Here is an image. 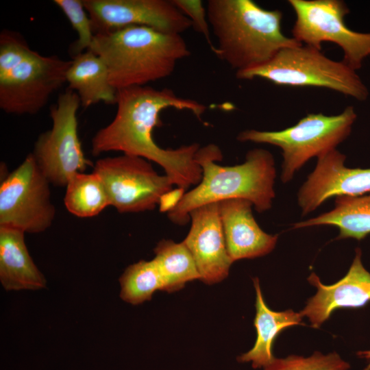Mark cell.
Wrapping results in <instances>:
<instances>
[{"label": "cell", "mask_w": 370, "mask_h": 370, "mask_svg": "<svg viewBox=\"0 0 370 370\" xmlns=\"http://www.w3.org/2000/svg\"><path fill=\"white\" fill-rule=\"evenodd\" d=\"M116 104L113 120L91 140L93 156L121 151L157 163L172 184L184 190L199 184L202 169L195 160L199 145L165 149L154 141L153 131L162 125L160 114L164 110H188L201 120L206 110L204 104L180 97L168 88L156 89L147 85L118 90Z\"/></svg>", "instance_id": "obj_1"}, {"label": "cell", "mask_w": 370, "mask_h": 370, "mask_svg": "<svg viewBox=\"0 0 370 370\" xmlns=\"http://www.w3.org/2000/svg\"><path fill=\"white\" fill-rule=\"evenodd\" d=\"M206 11L218 43L212 51L236 73L303 45L283 34L280 10L264 9L251 0H209Z\"/></svg>", "instance_id": "obj_2"}, {"label": "cell", "mask_w": 370, "mask_h": 370, "mask_svg": "<svg viewBox=\"0 0 370 370\" xmlns=\"http://www.w3.org/2000/svg\"><path fill=\"white\" fill-rule=\"evenodd\" d=\"M222 159L217 145L209 144L199 147L195 160L202 169L201 180L195 188L184 193L177 204L168 212V217L173 223L186 224L190 220L189 214L194 209L232 199L251 201L258 212L271 207L275 195L276 171L274 158L268 150H250L243 163L232 166L216 163Z\"/></svg>", "instance_id": "obj_3"}, {"label": "cell", "mask_w": 370, "mask_h": 370, "mask_svg": "<svg viewBox=\"0 0 370 370\" xmlns=\"http://www.w3.org/2000/svg\"><path fill=\"white\" fill-rule=\"evenodd\" d=\"M88 50L104 62L117 90L169 76L190 53L181 35L138 25L96 34Z\"/></svg>", "instance_id": "obj_4"}, {"label": "cell", "mask_w": 370, "mask_h": 370, "mask_svg": "<svg viewBox=\"0 0 370 370\" xmlns=\"http://www.w3.org/2000/svg\"><path fill=\"white\" fill-rule=\"evenodd\" d=\"M236 75L239 79L262 78L278 86L328 88L360 101L369 97V90L356 71L304 45L284 49L267 63Z\"/></svg>", "instance_id": "obj_5"}, {"label": "cell", "mask_w": 370, "mask_h": 370, "mask_svg": "<svg viewBox=\"0 0 370 370\" xmlns=\"http://www.w3.org/2000/svg\"><path fill=\"white\" fill-rule=\"evenodd\" d=\"M356 119L354 107L349 106L337 115L308 114L293 126L279 131L246 130L238 134L237 140L280 147L283 156L281 180L286 183L310 158L336 149L344 141Z\"/></svg>", "instance_id": "obj_6"}, {"label": "cell", "mask_w": 370, "mask_h": 370, "mask_svg": "<svg viewBox=\"0 0 370 370\" xmlns=\"http://www.w3.org/2000/svg\"><path fill=\"white\" fill-rule=\"evenodd\" d=\"M77 93L67 88L50 108L52 127L40 134L32 154L51 184L66 186L70 178L92 163L84 153L78 136Z\"/></svg>", "instance_id": "obj_7"}, {"label": "cell", "mask_w": 370, "mask_h": 370, "mask_svg": "<svg viewBox=\"0 0 370 370\" xmlns=\"http://www.w3.org/2000/svg\"><path fill=\"white\" fill-rule=\"evenodd\" d=\"M295 14L292 29L297 42L321 50V43L332 42L343 53V62L352 69H360L370 56V32L349 29L345 17L349 13L341 0H288Z\"/></svg>", "instance_id": "obj_8"}, {"label": "cell", "mask_w": 370, "mask_h": 370, "mask_svg": "<svg viewBox=\"0 0 370 370\" xmlns=\"http://www.w3.org/2000/svg\"><path fill=\"white\" fill-rule=\"evenodd\" d=\"M50 182L32 153L0 184V227L37 234L53 223L56 208Z\"/></svg>", "instance_id": "obj_9"}, {"label": "cell", "mask_w": 370, "mask_h": 370, "mask_svg": "<svg viewBox=\"0 0 370 370\" xmlns=\"http://www.w3.org/2000/svg\"><path fill=\"white\" fill-rule=\"evenodd\" d=\"M93 172L106 190L110 206L120 213L152 210L161 197L172 190V182L159 175L146 159L123 154L99 159Z\"/></svg>", "instance_id": "obj_10"}, {"label": "cell", "mask_w": 370, "mask_h": 370, "mask_svg": "<svg viewBox=\"0 0 370 370\" xmlns=\"http://www.w3.org/2000/svg\"><path fill=\"white\" fill-rule=\"evenodd\" d=\"M71 64L32 49L17 65L0 74V108L10 114H37L66 82Z\"/></svg>", "instance_id": "obj_11"}, {"label": "cell", "mask_w": 370, "mask_h": 370, "mask_svg": "<svg viewBox=\"0 0 370 370\" xmlns=\"http://www.w3.org/2000/svg\"><path fill=\"white\" fill-rule=\"evenodd\" d=\"M95 34L133 25L180 34L191 21L171 0H82Z\"/></svg>", "instance_id": "obj_12"}, {"label": "cell", "mask_w": 370, "mask_h": 370, "mask_svg": "<svg viewBox=\"0 0 370 370\" xmlns=\"http://www.w3.org/2000/svg\"><path fill=\"white\" fill-rule=\"evenodd\" d=\"M346 156L336 149L317 158L314 171L301 186L298 204L303 215L332 197H358L370 193V168H349Z\"/></svg>", "instance_id": "obj_13"}, {"label": "cell", "mask_w": 370, "mask_h": 370, "mask_svg": "<svg viewBox=\"0 0 370 370\" xmlns=\"http://www.w3.org/2000/svg\"><path fill=\"white\" fill-rule=\"evenodd\" d=\"M191 226L182 241L190 251L200 280L213 284L223 280L233 263L226 247L218 202L199 206L189 214Z\"/></svg>", "instance_id": "obj_14"}, {"label": "cell", "mask_w": 370, "mask_h": 370, "mask_svg": "<svg viewBox=\"0 0 370 370\" xmlns=\"http://www.w3.org/2000/svg\"><path fill=\"white\" fill-rule=\"evenodd\" d=\"M308 280L317 291L300 312L313 328H319L336 309L362 307L370 301V273L362 264L359 248L348 272L337 282L325 285L314 273Z\"/></svg>", "instance_id": "obj_15"}, {"label": "cell", "mask_w": 370, "mask_h": 370, "mask_svg": "<svg viewBox=\"0 0 370 370\" xmlns=\"http://www.w3.org/2000/svg\"><path fill=\"white\" fill-rule=\"evenodd\" d=\"M219 204L226 247L233 262L263 256L274 249L278 236L267 234L259 227L251 201L232 199Z\"/></svg>", "instance_id": "obj_16"}, {"label": "cell", "mask_w": 370, "mask_h": 370, "mask_svg": "<svg viewBox=\"0 0 370 370\" xmlns=\"http://www.w3.org/2000/svg\"><path fill=\"white\" fill-rule=\"evenodd\" d=\"M0 281L6 291L40 290L47 281L29 254L25 232L0 227Z\"/></svg>", "instance_id": "obj_17"}, {"label": "cell", "mask_w": 370, "mask_h": 370, "mask_svg": "<svg viewBox=\"0 0 370 370\" xmlns=\"http://www.w3.org/2000/svg\"><path fill=\"white\" fill-rule=\"evenodd\" d=\"M66 82L68 88L77 93L84 108L99 102L116 103L117 90L110 82L108 68L90 50L73 57Z\"/></svg>", "instance_id": "obj_18"}, {"label": "cell", "mask_w": 370, "mask_h": 370, "mask_svg": "<svg viewBox=\"0 0 370 370\" xmlns=\"http://www.w3.org/2000/svg\"><path fill=\"white\" fill-rule=\"evenodd\" d=\"M256 290V316L254 324L257 337L254 347L238 358L241 362H251L253 368H264L275 357L272 345L276 336L284 329L295 325L302 324V314L292 310L276 312L265 304L259 280L254 279Z\"/></svg>", "instance_id": "obj_19"}, {"label": "cell", "mask_w": 370, "mask_h": 370, "mask_svg": "<svg viewBox=\"0 0 370 370\" xmlns=\"http://www.w3.org/2000/svg\"><path fill=\"white\" fill-rule=\"evenodd\" d=\"M330 225L339 230L338 238L358 241L370 234V194L336 197L335 207L316 217L294 224V228Z\"/></svg>", "instance_id": "obj_20"}, {"label": "cell", "mask_w": 370, "mask_h": 370, "mask_svg": "<svg viewBox=\"0 0 370 370\" xmlns=\"http://www.w3.org/2000/svg\"><path fill=\"white\" fill-rule=\"evenodd\" d=\"M154 253L153 260L162 279V291H179L186 282L200 280L193 257L183 242L161 240Z\"/></svg>", "instance_id": "obj_21"}, {"label": "cell", "mask_w": 370, "mask_h": 370, "mask_svg": "<svg viewBox=\"0 0 370 370\" xmlns=\"http://www.w3.org/2000/svg\"><path fill=\"white\" fill-rule=\"evenodd\" d=\"M64 204L70 213L80 218L97 216L110 206L105 186L93 171L77 173L70 178L66 186Z\"/></svg>", "instance_id": "obj_22"}, {"label": "cell", "mask_w": 370, "mask_h": 370, "mask_svg": "<svg viewBox=\"0 0 370 370\" xmlns=\"http://www.w3.org/2000/svg\"><path fill=\"white\" fill-rule=\"evenodd\" d=\"M120 297L132 305L151 299L156 291H162V282L155 261L140 260L127 267L119 278Z\"/></svg>", "instance_id": "obj_23"}, {"label": "cell", "mask_w": 370, "mask_h": 370, "mask_svg": "<svg viewBox=\"0 0 370 370\" xmlns=\"http://www.w3.org/2000/svg\"><path fill=\"white\" fill-rule=\"evenodd\" d=\"M53 3L62 11L77 34V39L70 46L73 57L82 53L91 46L95 33L92 21L82 0H54Z\"/></svg>", "instance_id": "obj_24"}, {"label": "cell", "mask_w": 370, "mask_h": 370, "mask_svg": "<svg viewBox=\"0 0 370 370\" xmlns=\"http://www.w3.org/2000/svg\"><path fill=\"white\" fill-rule=\"evenodd\" d=\"M349 367L336 352L324 355L315 352L309 357L291 355L285 358H275L263 370H347Z\"/></svg>", "instance_id": "obj_25"}, {"label": "cell", "mask_w": 370, "mask_h": 370, "mask_svg": "<svg viewBox=\"0 0 370 370\" xmlns=\"http://www.w3.org/2000/svg\"><path fill=\"white\" fill-rule=\"evenodd\" d=\"M174 5L191 21L192 27L201 34L213 51L206 8L200 0H171Z\"/></svg>", "instance_id": "obj_26"}, {"label": "cell", "mask_w": 370, "mask_h": 370, "mask_svg": "<svg viewBox=\"0 0 370 370\" xmlns=\"http://www.w3.org/2000/svg\"><path fill=\"white\" fill-rule=\"evenodd\" d=\"M184 191V190L177 188L163 195L159 202L160 212H169L173 209L182 199Z\"/></svg>", "instance_id": "obj_27"}, {"label": "cell", "mask_w": 370, "mask_h": 370, "mask_svg": "<svg viewBox=\"0 0 370 370\" xmlns=\"http://www.w3.org/2000/svg\"><path fill=\"white\" fill-rule=\"evenodd\" d=\"M358 357L365 358L369 361L368 365L363 370H370V350L359 351L357 352Z\"/></svg>", "instance_id": "obj_28"}]
</instances>
